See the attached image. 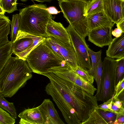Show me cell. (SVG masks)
Listing matches in <instances>:
<instances>
[{"mask_svg": "<svg viewBox=\"0 0 124 124\" xmlns=\"http://www.w3.org/2000/svg\"><path fill=\"white\" fill-rule=\"evenodd\" d=\"M20 1L24 2L28 0H35L37 1L43 2H50L52 0H20Z\"/></svg>", "mask_w": 124, "mask_h": 124, "instance_id": "39", "label": "cell"}, {"mask_svg": "<svg viewBox=\"0 0 124 124\" xmlns=\"http://www.w3.org/2000/svg\"><path fill=\"white\" fill-rule=\"evenodd\" d=\"M50 81L46 93L52 97L68 124H81L98 106L95 96L52 72L42 74Z\"/></svg>", "mask_w": 124, "mask_h": 124, "instance_id": "1", "label": "cell"}, {"mask_svg": "<svg viewBox=\"0 0 124 124\" xmlns=\"http://www.w3.org/2000/svg\"><path fill=\"white\" fill-rule=\"evenodd\" d=\"M46 4H35L19 10V30L34 35L46 37L48 24L53 17Z\"/></svg>", "mask_w": 124, "mask_h": 124, "instance_id": "3", "label": "cell"}, {"mask_svg": "<svg viewBox=\"0 0 124 124\" xmlns=\"http://www.w3.org/2000/svg\"><path fill=\"white\" fill-rule=\"evenodd\" d=\"M123 32L121 29L118 28H115L111 32L112 34L116 38L120 37L122 35Z\"/></svg>", "mask_w": 124, "mask_h": 124, "instance_id": "35", "label": "cell"}, {"mask_svg": "<svg viewBox=\"0 0 124 124\" xmlns=\"http://www.w3.org/2000/svg\"><path fill=\"white\" fill-rule=\"evenodd\" d=\"M47 9L49 13L51 15H56L61 12V11H58L54 6H51L47 8Z\"/></svg>", "mask_w": 124, "mask_h": 124, "instance_id": "36", "label": "cell"}, {"mask_svg": "<svg viewBox=\"0 0 124 124\" xmlns=\"http://www.w3.org/2000/svg\"><path fill=\"white\" fill-rule=\"evenodd\" d=\"M88 51L89 57L91 60V68H93L97 65L101 61V50L95 52L88 47Z\"/></svg>", "mask_w": 124, "mask_h": 124, "instance_id": "28", "label": "cell"}, {"mask_svg": "<svg viewBox=\"0 0 124 124\" xmlns=\"http://www.w3.org/2000/svg\"><path fill=\"white\" fill-rule=\"evenodd\" d=\"M121 10L123 17H124V0H123L121 3Z\"/></svg>", "mask_w": 124, "mask_h": 124, "instance_id": "41", "label": "cell"}, {"mask_svg": "<svg viewBox=\"0 0 124 124\" xmlns=\"http://www.w3.org/2000/svg\"><path fill=\"white\" fill-rule=\"evenodd\" d=\"M70 80L88 92L94 95L97 89L93 84L88 82L75 72L66 62L61 65L53 67L48 71Z\"/></svg>", "mask_w": 124, "mask_h": 124, "instance_id": "9", "label": "cell"}, {"mask_svg": "<svg viewBox=\"0 0 124 124\" xmlns=\"http://www.w3.org/2000/svg\"><path fill=\"white\" fill-rule=\"evenodd\" d=\"M0 14L4 15L6 12L4 9L1 7H0Z\"/></svg>", "mask_w": 124, "mask_h": 124, "instance_id": "42", "label": "cell"}, {"mask_svg": "<svg viewBox=\"0 0 124 124\" xmlns=\"http://www.w3.org/2000/svg\"><path fill=\"white\" fill-rule=\"evenodd\" d=\"M124 90V78L116 85L113 100L117 99L119 94Z\"/></svg>", "mask_w": 124, "mask_h": 124, "instance_id": "32", "label": "cell"}, {"mask_svg": "<svg viewBox=\"0 0 124 124\" xmlns=\"http://www.w3.org/2000/svg\"><path fill=\"white\" fill-rule=\"evenodd\" d=\"M66 29L75 53L78 65L86 70L90 69L91 64L88 51L89 47L85 38L70 24Z\"/></svg>", "mask_w": 124, "mask_h": 124, "instance_id": "8", "label": "cell"}, {"mask_svg": "<svg viewBox=\"0 0 124 124\" xmlns=\"http://www.w3.org/2000/svg\"><path fill=\"white\" fill-rule=\"evenodd\" d=\"M48 36H52L64 42H71L69 35L66 28L60 22L51 19L48 24L46 30Z\"/></svg>", "mask_w": 124, "mask_h": 124, "instance_id": "15", "label": "cell"}, {"mask_svg": "<svg viewBox=\"0 0 124 124\" xmlns=\"http://www.w3.org/2000/svg\"><path fill=\"white\" fill-rule=\"evenodd\" d=\"M15 119L0 107V124H14Z\"/></svg>", "mask_w": 124, "mask_h": 124, "instance_id": "30", "label": "cell"}, {"mask_svg": "<svg viewBox=\"0 0 124 124\" xmlns=\"http://www.w3.org/2000/svg\"><path fill=\"white\" fill-rule=\"evenodd\" d=\"M123 105H124V103L123 104Z\"/></svg>", "mask_w": 124, "mask_h": 124, "instance_id": "43", "label": "cell"}, {"mask_svg": "<svg viewBox=\"0 0 124 124\" xmlns=\"http://www.w3.org/2000/svg\"><path fill=\"white\" fill-rule=\"evenodd\" d=\"M114 95L112 98L107 101L104 102V103L101 105H98L96 108L99 109L106 110L112 112V106Z\"/></svg>", "mask_w": 124, "mask_h": 124, "instance_id": "33", "label": "cell"}, {"mask_svg": "<svg viewBox=\"0 0 124 124\" xmlns=\"http://www.w3.org/2000/svg\"><path fill=\"white\" fill-rule=\"evenodd\" d=\"M110 26H102L89 31L88 40L98 47H102L108 46L113 39L112 37Z\"/></svg>", "mask_w": 124, "mask_h": 124, "instance_id": "11", "label": "cell"}, {"mask_svg": "<svg viewBox=\"0 0 124 124\" xmlns=\"http://www.w3.org/2000/svg\"><path fill=\"white\" fill-rule=\"evenodd\" d=\"M107 124H113L116 118L117 114L113 112L95 108Z\"/></svg>", "mask_w": 124, "mask_h": 124, "instance_id": "26", "label": "cell"}, {"mask_svg": "<svg viewBox=\"0 0 124 124\" xmlns=\"http://www.w3.org/2000/svg\"><path fill=\"white\" fill-rule=\"evenodd\" d=\"M26 61L32 72L41 75L65 62L55 55L43 42L30 53Z\"/></svg>", "mask_w": 124, "mask_h": 124, "instance_id": "4", "label": "cell"}, {"mask_svg": "<svg viewBox=\"0 0 124 124\" xmlns=\"http://www.w3.org/2000/svg\"><path fill=\"white\" fill-rule=\"evenodd\" d=\"M12 45V41H11L0 46V70L3 67L13 53Z\"/></svg>", "mask_w": 124, "mask_h": 124, "instance_id": "20", "label": "cell"}, {"mask_svg": "<svg viewBox=\"0 0 124 124\" xmlns=\"http://www.w3.org/2000/svg\"><path fill=\"white\" fill-rule=\"evenodd\" d=\"M123 0H103V10L112 21L118 23L123 18L121 3Z\"/></svg>", "mask_w": 124, "mask_h": 124, "instance_id": "13", "label": "cell"}, {"mask_svg": "<svg viewBox=\"0 0 124 124\" xmlns=\"http://www.w3.org/2000/svg\"><path fill=\"white\" fill-rule=\"evenodd\" d=\"M45 39L19 30L16 39L12 42V52L20 58L26 61L30 53Z\"/></svg>", "mask_w": 124, "mask_h": 124, "instance_id": "7", "label": "cell"}, {"mask_svg": "<svg viewBox=\"0 0 124 124\" xmlns=\"http://www.w3.org/2000/svg\"><path fill=\"white\" fill-rule=\"evenodd\" d=\"M11 22L8 17L0 14V46L9 41L8 36L10 32Z\"/></svg>", "mask_w": 124, "mask_h": 124, "instance_id": "18", "label": "cell"}, {"mask_svg": "<svg viewBox=\"0 0 124 124\" xmlns=\"http://www.w3.org/2000/svg\"></svg>", "mask_w": 124, "mask_h": 124, "instance_id": "45", "label": "cell"}, {"mask_svg": "<svg viewBox=\"0 0 124 124\" xmlns=\"http://www.w3.org/2000/svg\"><path fill=\"white\" fill-rule=\"evenodd\" d=\"M116 24L117 27L121 29L123 32L124 33V17H123Z\"/></svg>", "mask_w": 124, "mask_h": 124, "instance_id": "37", "label": "cell"}, {"mask_svg": "<svg viewBox=\"0 0 124 124\" xmlns=\"http://www.w3.org/2000/svg\"><path fill=\"white\" fill-rule=\"evenodd\" d=\"M117 98L122 103H124V90L119 95Z\"/></svg>", "mask_w": 124, "mask_h": 124, "instance_id": "38", "label": "cell"}, {"mask_svg": "<svg viewBox=\"0 0 124 124\" xmlns=\"http://www.w3.org/2000/svg\"><path fill=\"white\" fill-rule=\"evenodd\" d=\"M107 124L106 121L95 109L88 118L81 124Z\"/></svg>", "mask_w": 124, "mask_h": 124, "instance_id": "23", "label": "cell"}, {"mask_svg": "<svg viewBox=\"0 0 124 124\" xmlns=\"http://www.w3.org/2000/svg\"><path fill=\"white\" fill-rule=\"evenodd\" d=\"M43 117L44 124H64L60 118L52 102L45 99L38 106Z\"/></svg>", "mask_w": 124, "mask_h": 124, "instance_id": "12", "label": "cell"}, {"mask_svg": "<svg viewBox=\"0 0 124 124\" xmlns=\"http://www.w3.org/2000/svg\"><path fill=\"white\" fill-rule=\"evenodd\" d=\"M107 57L118 59L124 57V33L119 37L113 39L106 51Z\"/></svg>", "mask_w": 124, "mask_h": 124, "instance_id": "17", "label": "cell"}, {"mask_svg": "<svg viewBox=\"0 0 124 124\" xmlns=\"http://www.w3.org/2000/svg\"><path fill=\"white\" fill-rule=\"evenodd\" d=\"M48 36L58 49L66 63L74 70L78 65L75 53L71 42H64L52 36Z\"/></svg>", "mask_w": 124, "mask_h": 124, "instance_id": "10", "label": "cell"}, {"mask_svg": "<svg viewBox=\"0 0 124 124\" xmlns=\"http://www.w3.org/2000/svg\"><path fill=\"white\" fill-rule=\"evenodd\" d=\"M103 10V0H93L89 4H87L85 10V15L86 17L92 13Z\"/></svg>", "mask_w": 124, "mask_h": 124, "instance_id": "21", "label": "cell"}, {"mask_svg": "<svg viewBox=\"0 0 124 124\" xmlns=\"http://www.w3.org/2000/svg\"><path fill=\"white\" fill-rule=\"evenodd\" d=\"M124 124V114H118L116 120L113 124Z\"/></svg>", "mask_w": 124, "mask_h": 124, "instance_id": "34", "label": "cell"}, {"mask_svg": "<svg viewBox=\"0 0 124 124\" xmlns=\"http://www.w3.org/2000/svg\"><path fill=\"white\" fill-rule=\"evenodd\" d=\"M90 74L93 77L97 84V88L95 95L96 99L99 96L101 90V82L102 73V62L94 68L88 70Z\"/></svg>", "mask_w": 124, "mask_h": 124, "instance_id": "19", "label": "cell"}, {"mask_svg": "<svg viewBox=\"0 0 124 124\" xmlns=\"http://www.w3.org/2000/svg\"><path fill=\"white\" fill-rule=\"evenodd\" d=\"M17 0H0V7L6 12L10 13L17 10Z\"/></svg>", "mask_w": 124, "mask_h": 124, "instance_id": "25", "label": "cell"}, {"mask_svg": "<svg viewBox=\"0 0 124 124\" xmlns=\"http://www.w3.org/2000/svg\"><path fill=\"white\" fill-rule=\"evenodd\" d=\"M116 85L124 78V57L117 59Z\"/></svg>", "mask_w": 124, "mask_h": 124, "instance_id": "27", "label": "cell"}, {"mask_svg": "<svg viewBox=\"0 0 124 124\" xmlns=\"http://www.w3.org/2000/svg\"></svg>", "mask_w": 124, "mask_h": 124, "instance_id": "46", "label": "cell"}, {"mask_svg": "<svg viewBox=\"0 0 124 124\" xmlns=\"http://www.w3.org/2000/svg\"><path fill=\"white\" fill-rule=\"evenodd\" d=\"M20 17L19 14H17L12 16V19L10 24L11 27L10 38L11 41L16 39L19 29Z\"/></svg>", "mask_w": 124, "mask_h": 124, "instance_id": "24", "label": "cell"}, {"mask_svg": "<svg viewBox=\"0 0 124 124\" xmlns=\"http://www.w3.org/2000/svg\"><path fill=\"white\" fill-rule=\"evenodd\" d=\"M43 42L63 62L65 60L59 51L47 36L43 41Z\"/></svg>", "mask_w": 124, "mask_h": 124, "instance_id": "31", "label": "cell"}, {"mask_svg": "<svg viewBox=\"0 0 124 124\" xmlns=\"http://www.w3.org/2000/svg\"><path fill=\"white\" fill-rule=\"evenodd\" d=\"M4 97L0 94V107L9 112L13 118L16 119L17 114L13 103L8 102Z\"/></svg>", "mask_w": 124, "mask_h": 124, "instance_id": "22", "label": "cell"}, {"mask_svg": "<svg viewBox=\"0 0 124 124\" xmlns=\"http://www.w3.org/2000/svg\"><path fill=\"white\" fill-rule=\"evenodd\" d=\"M58 1L64 17L77 32L85 38L89 32L86 17L85 15L87 3L77 1Z\"/></svg>", "mask_w": 124, "mask_h": 124, "instance_id": "5", "label": "cell"}, {"mask_svg": "<svg viewBox=\"0 0 124 124\" xmlns=\"http://www.w3.org/2000/svg\"><path fill=\"white\" fill-rule=\"evenodd\" d=\"M117 59L105 57L102 62L101 90L97 101L103 102L111 99L114 94L116 82Z\"/></svg>", "mask_w": 124, "mask_h": 124, "instance_id": "6", "label": "cell"}, {"mask_svg": "<svg viewBox=\"0 0 124 124\" xmlns=\"http://www.w3.org/2000/svg\"><path fill=\"white\" fill-rule=\"evenodd\" d=\"M73 71L84 79L93 84L94 79V78L90 74L88 70H85L78 66Z\"/></svg>", "mask_w": 124, "mask_h": 124, "instance_id": "29", "label": "cell"}, {"mask_svg": "<svg viewBox=\"0 0 124 124\" xmlns=\"http://www.w3.org/2000/svg\"><path fill=\"white\" fill-rule=\"evenodd\" d=\"M26 62L11 56L0 70V94L11 97L32 77V71Z\"/></svg>", "mask_w": 124, "mask_h": 124, "instance_id": "2", "label": "cell"}, {"mask_svg": "<svg viewBox=\"0 0 124 124\" xmlns=\"http://www.w3.org/2000/svg\"><path fill=\"white\" fill-rule=\"evenodd\" d=\"M68 0L70 1H72V0H75V1H81L82 2H85L87 3V4H88L90 3L93 0Z\"/></svg>", "mask_w": 124, "mask_h": 124, "instance_id": "40", "label": "cell"}, {"mask_svg": "<svg viewBox=\"0 0 124 124\" xmlns=\"http://www.w3.org/2000/svg\"><path fill=\"white\" fill-rule=\"evenodd\" d=\"M20 124H44L41 114L38 107L25 109L18 115Z\"/></svg>", "mask_w": 124, "mask_h": 124, "instance_id": "16", "label": "cell"}, {"mask_svg": "<svg viewBox=\"0 0 124 124\" xmlns=\"http://www.w3.org/2000/svg\"></svg>", "mask_w": 124, "mask_h": 124, "instance_id": "44", "label": "cell"}, {"mask_svg": "<svg viewBox=\"0 0 124 124\" xmlns=\"http://www.w3.org/2000/svg\"><path fill=\"white\" fill-rule=\"evenodd\" d=\"M86 19L89 31L102 26L113 27L115 24L108 16L103 10L89 15L86 16Z\"/></svg>", "mask_w": 124, "mask_h": 124, "instance_id": "14", "label": "cell"}]
</instances>
